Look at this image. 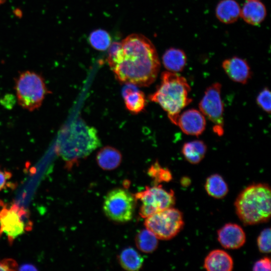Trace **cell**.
Masks as SVG:
<instances>
[{
  "label": "cell",
  "instance_id": "obj_1",
  "mask_svg": "<svg viewBox=\"0 0 271 271\" xmlns=\"http://www.w3.org/2000/svg\"><path fill=\"white\" fill-rule=\"evenodd\" d=\"M107 61L120 82L148 86L156 79L160 62L152 42L145 36L132 34L121 42L111 43Z\"/></svg>",
  "mask_w": 271,
  "mask_h": 271
},
{
  "label": "cell",
  "instance_id": "obj_2",
  "mask_svg": "<svg viewBox=\"0 0 271 271\" xmlns=\"http://www.w3.org/2000/svg\"><path fill=\"white\" fill-rule=\"evenodd\" d=\"M191 90L185 78L177 73L165 71L162 73L160 84L149 99L159 104L171 122L176 125L182 110L192 101Z\"/></svg>",
  "mask_w": 271,
  "mask_h": 271
},
{
  "label": "cell",
  "instance_id": "obj_3",
  "mask_svg": "<svg viewBox=\"0 0 271 271\" xmlns=\"http://www.w3.org/2000/svg\"><path fill=\"white\" fill-rule=\"evenodd\" d=\"M100 145L95 128L83 120L72 123L62 132L58 152L70 168L74 163L90 154Z\"/></svg>",
  "mask_w": 271,
  "mask_h": 271
},
{
  "label": "cell",
  "instance_id": "obj_4",
  "mask_svg": "<svg viewBox=\"0 0 271 271\" xmlns=\"http://www.w3.org/2000/svg\"><path fill=\"white\" fill-rule=\"evenodd\" d=\"M236 213L245 225L267 222L270 217L271 191L266 183L251 184L244 189L234 203Z\"/></svg>",
  "mask_w": 271,
  "mask_h": 271
},
{
  "label": "cell",
  "instance_id": "obj_5",
  "mask_svg": "<svg viewBox=\"0 0 271 271\" xmlns=\"http://www.w3.org/2000/svg\"><path fill=\"white\" fill-rule=\"evenodd\" d=\"M15 89L19 104L30 111L40 107L46 96L50 93L43 77L30 71L21 73L15 79Z\"/></svg>",
  "mask_w": 271,
  "mask_h": 271
},
{
  "label": "cell",
  "instance_id": "obj_6",
  "mask_svg": "<svg viewBox=\"0 0 271 271\" xmlns=\"http://www.w3.org/2000/svg\"><path fill=\"white\" fill-rule=\"evenodd\" d=\"M144 224L158 239L169 240L182 230L184 221L182 213L172 207L148 217Z\"/></svg>",
  "mask_w": 271,
  "mask_h": 271
},
{
  "label": "cell",
  "instance_id": "obj_7",
  "mask_svg": "<svg viewBox=\"0 0 271 271\" xmlns=\"http://www.w3.org/2000/svg\"><path fill=\"white\" fill-rule=\"evenodd\" d=\"M136 204L134 195L127 190L116 188L106 196L103 204L105 215L111 220L117 223L130 221L133 215Z\"/></svg>",
  "mask_w": 271,
  "mask_h": 271
},
{
  "label": "cell",
  "instance_id": "obj_8",
  "mask_svg": "<svg viewBox=\"0 0 271 271\" xmlns=\"http://www.w3.org/2000/svg\"><path fill=\"white\" fill-rule=\"evenodd\" d=\"M141 202L140 215L144 218L162 210L172 207L175 204L174 192L167 191L162 185L147 186L145 189L134 195Z\"/></svg>",
  "mask_w": 271,
  "mask_h": 271
},
{
  "label": "cell",
  "instance_id": "obj_9",
  "mask_svg": "<svg viewBox=\"0 0 271 271\" xmlns=\"http://www.w3.org/2000/svg\"><path fill=\"white\" fill-rule=\"evenodd\" d=\"M221 86L219 82L208 86L199 103L200 111L212 122L213 130L219 136L224 133V105L221 95Z\"/></svg>",
  "mask_w": 271,
  "mask_h": 271
},
{
  "label": "cell",
  "instance_id": "obj_10",
  "mask_svg": "<svg viewBox=\"0 0 271 271\" xmlns=\"http://www.w3.org/2000/svg\"><path fill=\"white\" fill-rule=\"evenodd\" d=\"M27 211L17 204L0 210V235L5 234L12 243L15 239L32 228Z\"/></svg>",
  "mask_w": 271,
  "mask_h": 271
},
{
  "label": "cell",
  "instance_id": "obj_11",
  "mask_svg": "<svg viewBox=\"0 0 271 271\" xmlns=\"http://www.w3.org/2000/svg\"><path fill=\"white\" fill-rule=\"evenodd\" d=\"M206 124L205 117L202 112L191 108L180 113L176 125L185 134L198 137L204 132Z\"/></svg>",
  "mask_w": 271,
  "mask_h": 271
},
{
  "label": "cell",
  "instance_id": "obj_12",
  "mask_svg": "<svg viewBox=\"0 0 271 271\" xmlns=\"http://www.w3.org/2000/svg\"><path fill=\"white\" fill-rule=\"evenodd\" d=\"M217 239L223 247L234 249L244 245L246 235L241 226L235 223H229L217 231Z\"/></svg>",
  "mask_w": 271,
  "mask_h": 271
},
{
  "label": "cell",
  "instance_id": "obj_13",
  "mask_svg": "<svg viewBox=\"0 0 271 271\" xmlns=\"http://www.w3.org/2000/svg\"><path fill=\"white\" fill-rule=\"evenodd\" d=\"M222 66L228 77L235 82L245 84L251 78L250 68L243 59L236 56L226 59Z\"/></svg>",
  "mask_w": 271,
  "mask_h": 271
},
{
  "label": "cell",
  "instance_id": "obj_14",
  "mask_svg": "<svg viewBox=\"0 0 271 271\" xmlns=\"http://www.w3.org/2000/svg\"><path fill=\"white\" fill-rule=\"evenodd\" d=\"M203 267L208 271H230L233 267V261L226 251L215 249L205 257Z\"/></svg>",
  "mask_w": 271,
  "mask_h": 271
},
{
  "label": "cell",
  "instance_id": "obj_15",
  "mask_svg": "<svg viewBox=\"0 0 271 271\" xmlns=\"http://www.w3.org/2000/svg\"><path fill=\"white\" fill-rule=\"evenodd\" d=\"M137 86L126 84L122 89V96L126 108L133 113H138L145 108L146 100L144 93Z\"/></svg>",
  "mask_w": 271,
  "mask_h": 271
},
{
  "label": "cell",
  "instance_id": "obj_16",
  "mask_svg": "<svg viewBox=\"0 0 271 271\" xmlns=\"http://www.w3.org/2000/svg\"><path fill=\"white\" fill-rule=\"evenodd\" d=\"M266 15L264 5L259 1H247L240 10L242 19L247 24L258 25L264 20Z\"/></svg>",
  "mask_w": 271,
  "mask_h": 271
},
{
  "label": "cell",
  "instance_id": "obj_17",
  "mask_svg": "<svg viewBox=\"0 0 271 271\" xmlns=\"http://www.w3.org/2000/svg\"><path fill=\"white\" fill-rule=\"evenodd\" d=\"M96 160L98 166L102 170L111 171L120 165L122 156L120 152L115 148L105 146L97 152Z\"/></svg>",
  "mask_w": 271,
  "mask_h": 271
},
{
  "label": "cell",
  "instance_id": "obj_18",
  "mask_svg": "<svg viewBox=\"0 0 271 271\" xmlns=\"http://www.w3.org/2000/svg\"><path fill=\"white\" fill-rule=\"evenodd\" d=\"M162 61L164 67L168 71L178 73L184 69L187 64V56L182 50L170 48L164 53Z\"/></svg>",
  "mask_w": 271,
  "mask_h": 271
},
{
  "label": "cell",
  "instance_id": "obj_19",
  "mask_svg": "<svg viewBox=\"0 0 271 271\" xmlns=\"http://www.w3.org/2000/svg\"><path fill=\"white\" fill-rule=\"evenodd\" d=\"M241 9L235 0H222L215 9L217 18L222 23L229 24L235 22L240 15Z\"/></svg>",
  "mask_w": 271,
  "mask_h": 271
},
{
  "label": "cell",
  "instance_id": "obj_20",
  "mask_svg": "<svg viewBox=\"0 0 271 271\" xmlns=\"http://www.w3.org/2000/svg\"><path fill=\"white\" fill-rule=\"evenodd\" d=\"M207 149V146L203 141L196 140L184 143L181 152L189 163L197 164L205 157Z\"/></svg>",
  "mask_w": 271,
  "mask_h": 271
},
{
  "label": "cell",
  "instance_id": "obj_21",
  "mask_svg": "<svg viewBox=\"0 0 271 271\" xmlns=\"http://www.w3.org/2000/svg\"><path fill=\"white\" fill-rule=\"evenodd\" d=\"M118 260L120 266L127 271H138L142 267L144 258L134 249L127 247L118 255Z\"/></svg>",
  "mask_w": 271,
  "mask_h": 271
},
{
  "label": "cell",
  "instance_id": "obj_22",
  "mask_svg": "<svg viewBox=\"0 0 271 271\" xmlns=\"http://www.w3.org/2000/svg\"><path fill=\"white\" fill-rule=\"evenodd\" d=\"M204 187L207 194L215 199L224 198L229 190L226 182L223 177L218 174L209 176L206 180Z\"/></svg>",
  "mask_w": 271,
  "mask_h": 271
},
{
  "label": "cell",
  "instance_id": "obj_23",
  "mask_svg": "<svg viewBox=\"0 0 271 271\" xmlns=\"http://www.w3.org/2000/svg\"><path fill=\"white\" fill-rule=\"evenodd\" d=\"M158 239L151 231L146 228L138 232L135 237V242L139 250L144 253H150L157 248Z\"/></svg>",
  "mask_w": 271,
  "mask_h": 271
},
{
  "label": "cell",
  "instance_id": "obj_24",
  "mask_svg": "<svg viewBox=\"0 0 271 271\" xmlns=\"http://www.w3.org/2000/svg\"><path fill=\"white\" fill-rule=\"evenodd\" d=\"M89 42L95 50L105 51L108 49L111 44V39L107 31L102 29H97L90 33Z\"/></svg>",
  "mask_w": 271,
  "mask_h": 271
},
{
  "label": "cell",
  "instance_id": "obj_25",
  "mask_svg": "<svg viewBox=\"0 0 271 271\" xmlns=\"http://www.w3.org/2000/svg\"><path fill=\"white\" fill-rule=\"evenodd\" d=\"M148 173L155 183L168 182L172 179L171 171L168 168H163L158 161L151 165Z\"/></svg>",
  "mask_w": 271,
  "mask_h": 271
},
{
  "label": "cell",
  "instance_id": "obj_26",
  "mask_svg": "<svg viewBox=\"0 0 271 271\" xmlns=\"http://www.w3.org/2000/svg\"><path fill=\"white\" fill-rule=\"evenodd\" d=\"M270 92L268 87L263 88L258 94L256 98L257 105L264 112L270 114L271 101Z\"/></svg>",
  "mask_w": 271,
  "mask_h": 271
},
{
  "label": "cell",
  "instance_id": "obj_27",
  "mask_svg": "<svg viewBox=\"0 0 271 271\" xmlns=\"http://www.w3.org/2000/svg\"><path fill=\"white\" fill-rule=\"evenodd\" d=\"M270 228H266L262 230L257 239V244L259 250L264 253L270 252Z\"/></svg>",
  "mask_w": 271,
  "mask_h": 271
},
{
  "label": "cell",
  "instance_id": "obj_28",
  "mask_svg": "<svg viewBox=\"0 0 271 271\" xmlns=\"http://www.w3.org/2000/svg\"><path fill=\"white\" fill-rule=\"evenodd\" d=\"M271 262L268 257H263L255 262L253 266V270H270Z\"/></svg>",
  "mask_w": 271,
  "mask_h": 271
},
{
  "label": "cell",
  "instance_id": "obj_29",
  "mask_svg": "<svg viewBox=\"0 0 271 271\" xmlns=\"http://www.w3.org/2000/svg\"><path fill=\"white\" fill-rule=\"evenodd\" d=\"M18 264L12 258L0 260V270H14L17 269Z\"/></svg>",
  "mask_w": 271,
  "mask_h": 271
},
{
  "label": "cell",
  "instance_id": "obj_30",
  "mask_svg": "<svg viewBox=\"0 0 271 271\" xmlns=\"http://www.w3.org/2000/svg\"><path fill=\"white\" fill-rule=\"evenodd\" d=\"M11 177L12 174L10 172L0 169V191L6 187L8 180Z\"/></svg>",
  "mask_w": 271,
  "mask_h": 271
},
{
  "label": "cell",
  "instance_id": "obj_31",
  "mask_svg": "<svg viewBox=\"0 0 271 271\" xmlns=\"http://www.w3.org/2000/svg\"><path fill=\"white\" fill-rule=\"evenodd\" d=\"M37 269L34 266L31 265V264H25L21 267H20L19 270H37Z\"/></svg>",
  "mask_w": 271,
  "mask_h": 271
},
{
  "label": "cell",
  "instance_id": "obj_32",
  "mask_svg": "<svg viewBox=\"0 0 271 271\" xmlns=\"http://www.w3.org/2000/svg\"><path fill=\"white\" fill-rule=\"evenodd\" d=\"M4 206H5L4 203H3V202L1 200H0V207H3Z\"/></svg>",
  "mask_w": 271,
  "mask_h": 271
},
{
  "label": "cell",
  "instance_id": "obj_33",
  "mask_svg": "<svg viewBox=\"0 0 271 271\" xmlns=\"http://www.w3.org/2000/svg\"><path fill=\"white\" fill-rule=\"evenodd\" d=\"M246 1H259V0H246Z\"/></svg>",
  "mask_w": 271,
  "mask_h": 271
}]
</instances>
